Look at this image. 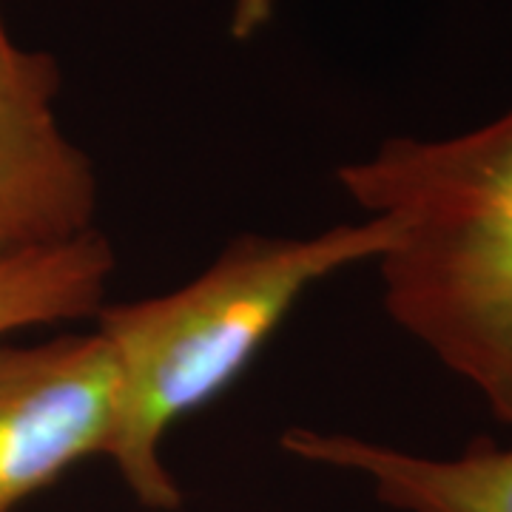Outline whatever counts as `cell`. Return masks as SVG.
<instances>
[{
  "mask_svg": "<svg viewBox=\"0 0 512 512\" xmlns=\"http://www.w3.org/2000/svg\"><path fill=\"white\" fill-rule=\"evenodd\" d=\"M396 239L384 217L311 237L251 231L228 239L180 288L97 311L94 330L117 367V421L106 458L143 510L183 507V490L163 458L174 424L231 390L305 293L345 268L379 262Z\"/></svg>",
  "mask_w": 512,
  "mask_h": 512,
  "instance_id": "2",
  "label": "cell"
},
{
  "mask_svg": "<svg viewBox=\"0 0 512 512\" xmlns=\"http://www.w3.org/2000/svg\"><path fill=\"white\" fill-rule=\"evenodd\" d=\"M336 180L399 234L379 259L387 316L512 424V109L453 137H387Z\"/></svg>",
  "mask_w": 512,
  "mask_h": 512,
  "instance_id": "1",
  "label": "cell"
},
{
  "mask_svg": "<svg viewBox=\"0 0 512 512\" xmlns=\"http://www.w3.org/2000/svg\"><path fill=\"white\" fill-rule=\"evenodd\" d=\"M60 86L57 57L23 46L0 0V262L97 231L100 180L60 123Z\"/></svg>",
  "mask_w": 512,
  "mask_h": 512,
  "instance_id": "4",
  "label": "cell"
},
{
  "mask_svg": "<svg viewBox=\"0 0 512 512\" xmlns=\"http://www.w3.org/2000/svg\"><path fill=\"white\" fill-rule=\"evenodd\" d=\"M276 9H279V0H231L228 32L239 43H248L271 26Z\"/></svg>",
  "mask_w": 512,
  "mask_h": 512,
  "instance_id": "7",
  "label": "cell"
},
{
  "mask_svg": "<svg viewBox=\"0 0 512 512\" xmlns=\"http://www.w3.org/2000/svg\"><path fill=\"white\" fill-rule=\"evenodd\" d=\"M117 367L106 339L60 333L0 342V512H15L80 461L109 453Z\"/></svg>",
  "mask_w": 512,
  "mask_h": 512,
  "instance_id": "3",
  "label": "cell"
},
{
  "mask_svg": "<svg viewBox=\"0 0 512 512\" xmlns=\"http://www.w3.org/2000/svg\"><path fill=\"white\" fill-rule=\"evenodd\" d=\"M279 447L299 461L359 476L396 512H512V447L490 439L436 458L353 433L291 427Z\"/></svg>",
  "mask_w": 512,
  "mask_h": 512,
  "instance_id": "5",
  "label": "cell"
},
{
  "mask_svg": "<svg viewBox=\"0 0 512 512\" xmlns=\"http://www.w3.org/2000/svg\"><path fill=\"white\" fill-rule=\"evenodd\" d=\"M117 256L100 231L0 262V342L43 325L94 319Z\"/></svg>",
  "mask_w": 512,
  "mask_h": 512,
  "instance_id": "6",
  "label": "cell"
}]
</instances>
